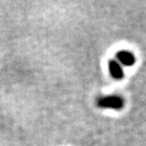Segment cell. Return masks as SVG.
<instances>
[{"label": "cell", "mask_w": 146, "mask_h": 146, "mask_svg": "<svg viewBox=\"0 0 146 146\" xmlns=\"http://www.w3.org/2000/svg\"><path fill=\"white\" fill-rule=\"evenodd\" d=\"M117 59L124 66H132L135 63V56L128 51H120L117 54Z\"/></svg>", "instance_id": "cell-3"}, {"label": "cell", "mask_w": 146, "mask_h": 146, "mask_svg": "<svg viewBox=\"0 0 146 146\" xmlns=\"http://www.w3.org/2000/svg\"><path fill=\"white\" fill-rule=\"evenodd\" d=\"M109 70L113 78L120 80L124 77V70L122 68L121 64L115 60H111L109 62Z\"/></svg>", "instance_id": "cell-2"}, {"label": "cell", "mask_w": 146, "mask_h": 146, "mask_svg": "<svg viewBox=\"0 0 146 146\" xmlns=\"http://www.w3.org/2000/svg\"><path fill=\"white\" fill-rule=\"evenodd\" d=\"M96 105L102 109H111L120 111L124 108V100L119 96H102L96 100Z\"/></svg>", "instance_id": "cell-1"}]
</instances>
